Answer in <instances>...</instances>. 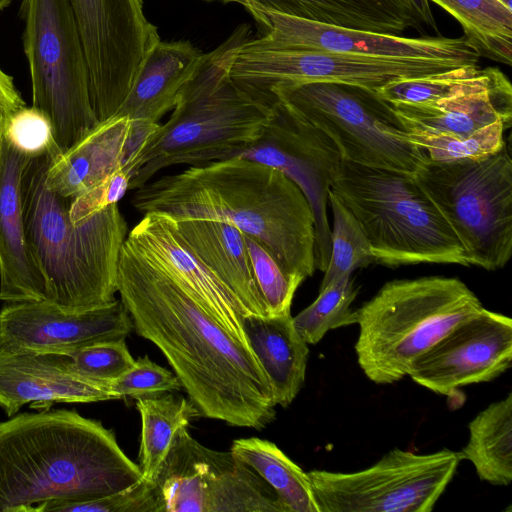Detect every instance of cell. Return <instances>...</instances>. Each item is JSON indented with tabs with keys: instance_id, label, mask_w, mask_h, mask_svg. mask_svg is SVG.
<instances>
[{
	"instance_id": "e575fe53",
	"label": "cell",
	"mask_w": 512,
	"mask_h": 512,
	"mask_svg": "<svg viewBox=\"0 0 512 512\" xmlns=\"http://www.w3.org/2000/svg\"><path fill=\"white\" fill-rule=\"evenodd\" d=\"M254 278L268 316L291 313L296 290L301 285L288 277L259 240L244 234Z\"/></svg>"
},
{
	"instance_id": "52a82bcc",
	"label": "cell",
	"mask_w": 512,
	"mask_h": 512,
	"mask_svg": "<svg viewBox=\"0 0 512 512\" xmlns=\"http://www.w3.org/2000/svg\"><path fill=\"white\" fill-rule=\"evenodd\" d=\"M331 189L359 221L377 263L468 266L456 234L413 175L342 159Z\"/></svg>"
},
{
	"instance_id": "4fadbf2b",
	"label": "cell",
	"mask_w": 512,
	"mask_h": 512,
	"mask_svg": "<svg viewBox=\"0 0 512 512\" xmlns=\"http://www.w3.org/2000/svg\"><path fill=\"white\" fill-rule=\"evenodd\" d=\"M89 68L98 122L114 117L149 50L160 40L143 0H69Z\"/></svg>"
},
{
	"instance_id": "d4e9b609",
	"label": "cell",
	"mask_w": 512,
	"mask_h": 512,
	"mask_svg": "<svg viewBox=\"0 0 512 512\" xmlns=\"http://www.w3.org/2000/svg\"><path fill=\"white\" fill-rule=\"evenodd\" d=\"M173 221L190 249L234 294L245 315L268 316L254 278L244 233L216 219Z\"/></svg>"
},
{
	"instance_id": "5bb4252c",
	"label": "cell",
	"mask_w": 512,
	"mask_h": 512,
	"mask_svg": "<svg viewBox=\"0 0 512 512\" xmlns=\"http://www.w3.org/2000/svg\"><path fill=\"white\" fill-rule=\"evenodd\" d=\"M237 156L278 168L298 185L314 215L315 267L325 272L331 253L328 191L342 160L336 143L276 100L262 137Z\"/></svg>"
},
{
	"instance_id": "6da1fadb",
	"label": "cell",
	"mask_w": 512,
	"mask_h": 512,
	"mask_svg": "<svg viewBox=\"0 0 512 512\" xmlns=\"http://www.w3.org/2000/svg\"><path fill=\"white\" fill-rule=\"evenodd\" d=\"M118 293L133 329L164 354L199 416L257 430L275 420L272 385L253 350L127 238Z\"/></svg>"
},
{
	"instance_id": "cb8c5ba5",
	"label": "cell",
	"mask_w": 512,
	"mask_h": 512,
	"mask_svg": "<svg viewBox=\"0 0 512 512\" xmlns=\"http://www.w3.org/2000/svg\"><path fill=\"white\" fill-rule=\"evenodd\" d=\"M131 121L114 116L99 122L48 168L47 187L75 198L124 167L129 155Z\"/></svg>"
},
{
	"instance_id": "277c9868",
	"label": "cell",
	"mask_w": 512,
	"mask_h": 512,
	"mask_svg": "<svg viewBox=\"0 0 512 512\" xmlns=\"http://www.w3.org/2000/svg\"><path fill=\"white\" fill-rule=\"evenodd\" d=\"M250 27L238 26L217 48L205 53L181 91L169 119L158 124L127 157L129 190L175 165L199 166L237 156L263 135L273 105L230 76Z\"/></svg>"
},
{
	"instance_id": "7402d4cb",
	"label": "cell",
	"mask_w": 512,
	"mask_h": 512,
	"mask_svg": "<svg viewBox=\"0 0 512 512\" xmlns=\"http://www.w3.org/2000/svg\"><path fill=\"white\" fill-rule=\"evenodd\" d=\"M181 428L148 482L154 512H206L212 479L233 459L231 452L209 449Z\"/></svg>"
},
{
	"instance_id": "8d00e7d4",
	"label": "cell",
	"mask_w": 512,
	"mask_h": 512,
	"mask_svg": "<svg viewBox=\"0 0 512 512\" xmlns=\"http://www.w3.org/2000/svg\"><path fill=\"white\" fill-rule=\"evenodd\" d=\"M36 512H154V501L148 481L117 493L78 502L49 501L41 504Z\"/></svg>"
},
{
	"instance_id": "f546056e",
	"label": "cell",
	"mask_w": 512,
	"mask_h": 512,
	"mask_svg": "<svg viewBox=\"0 0 512 512\" xmlns=\"http://www.w3.org/2000/svg\"><path fill=\"white\" fill-rule=\"evenodd\" d=\"M141 417L139 466L150 482L169 451L175 434L199 416L193 403L170 392L135 398Z\"/></svg>"
},
{
	"instance_id": "44dd1931",
	"label": "cell",
	"mask_w": 512,
	"mask_h": 512,
	"mask_svg": "<svg viewBox=\"0 0 512 512\" xmlns=\"http://www.w3.org/2000/svg\"><path fill=\"white\" fill-rule=\"evenodd\" d=\"M203 55L189 41L161 39L146 54L127 98L115 115L126 116L131 121L129 155L174 108Z\"/></svg>"
},
{
	"instance_id": "60d3db41",
	"label": "cell",
	"mask_w": 512,
	"mask_h": 512,
	"mask_svg": "<svg viewBox=\"0 0 512 512\" xmlns=\"http://www.w3.org/2000/svg\"><path fill=\"white\" fill-rule=\"evenodd\" d=\"M24 107H26V103L17 89L13 77L0 68V139L10 119Z\"/></svg>"
},
{
	"instance_id": "8fae6325",
	"label": "cell",
	"mask_w": 512,
	"mask_h": 512,
	"mask_svg": "<svg viewBox=\"0 0 512 512\" xmlns=\"http://www.w3.org/2000/svg\"><path fill=\"white\" fill-rule=\"evenodd\" d=\"M461 457L443 448L416 454L394 448L355 472H307L320 512H430Z\"/></svg>"
},
{
	"instance_id": "1f68e13d",
	"label": "cell",
	"mask_w": 512,
	"mask_h": 512,
	"mask_svg": "<svg viewBox=\"0 0 512 512\" xmlns=\"http://www.w3.org/2000/svg\"><path fill=\"white\" fill-rule=\"evenodd\" d=\"M328 203L332 210L331 253L319 290L358 268L376 262L366 234L354 214L330 188Z\"/></svg>"
},
{
	"instance_id": "9a60e30c",
	"label": "cell",
	"mask_w": 512,
	"mask_h": 512,
	"mask_svg": "<svg viewBox=\"0 0 512 512\" xmlns=\"http://www.w3.org/2000/svg\"><path fill=\"white\" fill-rule=\"evenodd\" d=\"M512 365V320L483 308L418 357L408 375L416 384L450 396L459 388L490 382Z\"/></svg>"
},
{
	"instance_id": "83f0119b",
	"label": "cell",
	"mask_w": 512,
	"mask_h": 512,
	"mask_svg": "<svg viewBox=\"0 0 512 512\" xmlns=\"http://www.w3.org/2000/svg\"><path fill=\"white\" fill-rule=\"evenodd\" d=\"M230 452L277 495L283 512H320L307 472L276 444L258 437L233 441Z\"/></svg>"
},
{
	"instance_id": "836d02e7",
	"label": "cell",
	"mask_w": 512,
	"mask_h": 512,
	"mask_svg": "<svg viewBox=\"0 0 512 512\" xmlns=\"http://www.w3.org/2000/svg\"><path fill=\"white\" fill-rule=\"evenodd\" d=\"M508 128L509 125L499 121L466 136L408 130V139L432 161L449 162L482 158L499 151L506 144L504 133Z\"/></svg>"
},
{
	"instance_id": "484cf974",
	"label": "cell",
	"mask_w": 512,
	"mask_h": 512,
	"mask_svg": "<svg viewBox=\"0 0 512 512\" xmlns=\"http://www.w3.org/2000/svg\"><path fill=\"white\" fill-rule=\"evenodd\" d=\"M250 346L272 385L276 405L287 408L305 383L308 344L298 334L291 313L245 315Z\"/></svg>"
},
{
	"instance_id": "f1b7e54d",
	"label": "cell",
	"mask_w": 512,
	"mask_h": 512,
	"mask_svg": "<svg viewBox=\"0 0 512 512\" xmlns=\"http://www.w3.org/2000/svg\"><path fill=\"white\" fill-rule=\"evenodd\" d=\"M429 1L459 22L466 43L479 57L512 64V0Z\"/></svg>"
},
{
	"instance_id": "4316f807",
	"label": "cell",
	"mask_w": 512,
	"mask_h": 512,
	"mask_svg": "<svg viewBox=\"0 0 512 512\" xmlns=\"http://www.w3.org/2000/svg\"><path fill=\"white\" fill-rule=\"evenodd\" d=\"M469 439L459 451L480 480L496 486L512 481V393L491 403L468 424Z\"/></svg>"
},
{
	"instance_id": "d590c367",
	"label": "cell",
	"mask_w": 512,
	"mask_h": 512,
	"mask_svg": "<svg viewBox=\"0 0 512 512\" xmlns=\"http://www.w3.org/2000/svg\"><path fill=\"white\" fill-rule=\"evenodd\" d=\"M67 356L69 367L74 373L107 383L119 378L135 362L125 338L87 345L70 352Z\"/></svg>"
},
{
	"instance_id": "ac0fdd59",
	"label": "cell",
	"mask_w": 512,
	"mask_h": 512,
	"mask_svg": "<svg viewBox=\"0 0 512 512\" xmlns=\"http://www.w3.org/2000/svg\"><path fill=\"white\" fill-rule=\"evenodd\" d=\"M127 239L235 338L252 349L244 329L245 312L239 301L190 249L171 218L145 214L128 232Z\"/></svg>"
},
{
	"instance_id": "d6986e66",
	"label": "cell",
	"mask_w": 512,
	"mask_h": 512,
	"mask_svg": "<svg viewBox=\"0 0 512 512\" xmlns=\"http://www.w3.org/2000/svg\"><path fill=\"white\" fill-rule=\"evenodd\" d=\"M119 400L110 383L84 378L63 354L0 348V408L13 416L33 403H92Z\"/></svg>"
},
{
	"instance_id": "5b68a950",
	"label": "cell",
	"mask_w": 512,
	"mask_h": 512,
	"mask_svg": "<svg viewBox=\"0 0 512 512\" xmlns=\"http://www.w3.org/2000/svg\"><path fill=\"white\" fill-rule=\"evenodd\" d=\"M61 154L31 157L21 177L26 237L47 284V301L68 311H88L113 302L128 224L118 203L73 223V198L46 185L51 163Z\"/></svg>"
},
{
	"instance_id": "7c38bea8",
	"label": "cell",
	"mask_w": 512,
	"mask_h": 512,
	"mask_svg": "<svg viewBox=\"0 0 512 512\" xmlns=\"http://www.w3.org/2000/svg\"><path fill=\"white\" fill-rule=\"evenodd\" d=\"M465 64L443 59H388L327 50L280 47L248 39L230 66L234 81L273 102L278 83L339 82L378 90L387 83L445 71ZM476 65V64H475Z\"/></svg>"
},
{
	"instance_id": "8992f818",
	"label": "cell",
	"mask_w": 512,
	"mask_h": 512,
	"mask_svg": "<svg viewBox=\"0 0 512 512\" xmlns=\"http://www.w3.org/2000/svg\"><path fill=\"white\" fill-rule=\"evenodd\" d=\"M483 305L460 279L424 276L386 282L357 312V362L376 384H393L413 362Z\"/></svg>"
},
{
	"instance_id": "2e32d148",
	"label": "cell",
	"mask_w": 512,
	"mask_h": 512,
	"mask_svg": "<svg viewBox=\"0 0 512 512\" xmlns=\"http://www.w3.org/2000/svg\"><path fill=\"white\" fill-rule=\"evenodd\" d=\"M264 34L259 39L280 47L327 50L388 59H443L478 64L479 55L464 37L408 38L326 25L274 11L246 8Z\"/></svg>"
},
{
	"instance_id": "7a4b0ae2",
	"label": "cell",
	"mask_w": 512,
	"mask_h": 512,
	"mask_svg": "<svg viewBox=\"0 0 512 512\" xmlns=\"http://www.w3.org/2000/svg\"><path fill=\"white\" fill-rule=\"evenodd\" d=\"M130 203L143 215L230 223L263 243L291 279L302 284L315 272L311 206L273 166L238 156L190 166L133 190Z\"/></svg>"
},
{
	"instance_id": "ab89813d",
	"label": "cell",
	"mask_w": 512,
	"mask_h": 512,
	"mask_svg": "<svg viewBox=\"0 0 512 512\" xmlns=\"http://www.w3.org/2000/svg\"><path fill=\"white\" fill-rule=\"evenodd\" d=\"M130 174L122 168L102 182L73 198L69 215L79 223L118 201L129 191Z\"/></svg>"
},
{
	"instance_id": "ba28073f",
	"label": "cell",
	"mask_w": 512,
	"mask_h": 512,
	"mask_svg": "<svg viewBox=\"0 0 512 512\" xmlns=\"http://www.w3.org/2000/svg\"><path fill=\"white\" fill-rule=\"evenodd\" d=\"M413 176L456 234L468 266L505 267L512 255V161L506 144L482 158H428Z\"/></svg>"
},
{
	"instance_id": "74e56055",
	"label": "cell",
	"mask_w": 512,
	"mask_h": 512,
	"mask_svg": "<svg viewBox=\"0 0 512 512\" xmlns=\"http://www.w3.org/2000/svg\"><path fill=\"white\" fill-rule=\"evenodd\" d=\"M110 385L119 399L158 395L182 388L174 372L153 362L148 356L135 360L133 366Z\"/></svg>"
},
{
	"instance_id": "30bf717a",
	"label": "cell",
	"mask_w": 512,
	"mask_h": 512,
	"mask_svg": "<svg viewBox=\"0 0 512 512\" xmlns=\"http://www.w3.org/2000/svg\"><path fill=\"white\" fill-rule=\"evenodd\" d=\"M21 13L32 107L50 121L63 154L99 123L80 30L69 0H23Z\"/></svg>"
},
{
	"instance_id": "7bdbcfd3",
	"label": "cell",
	"mask_w": 512,
	"mask_h": 512,
	"mask_svg": "<svg viewBox=\"0 0 512 512\" xmlns=\"http://www.w3.org/2000/svg\"><path fill=\"white\" fill-rule=\"evenodd\" d=\"M13 0H0V10L4 9L5 7H7L8 5H10V3L12 2Z\"/></svg>"
},
{
	"instance_id": "f35d334b",
	"label": "cell",
	"mask_w": 512,
	"mask_h": 512,
	"mask_svg": "<svg viewBox=\"0 0 512 512\" xmlns=\"http://www.w3.org/2000/svg\"><path fill=\"white\" fill-rule=\"evenodd\" d=\"M3 137L30 158L46 152L61 154L48 118L33 107H24L9 121Z\"/></svg>"
},
{
	"instance_id": "3957f363",
	"label": "cell",
	"mask_w": 512,
	"mask_h": 512,
	"mask_svg": "<svg viewBox=\"0 0 512 512\" xmlns=\"http://www.w3.org/2000/svg\"><path fill=\"white\" fill-rule=\"evenodd\" d=\"M142 479L113 431L76 411L16 413L0 422V512L101 498Z\"/></svg>"
},
{
	"instance_id": "b9f144b4",
	"label": "cell",
	"mask_w": 512,
	"mask_h": 512,
	"mask_svg": "<svg viewBox=\"0 0 512 512\" xmlns=\"http://www.w3.org/2000/svg\"><path fill=\"white\" fill-rule=\"evenodd\" d=\"M418 13L421 21L434 25L433 17L427 0H407Z\"/></svg>"
},
{
	"instance_id": "603a6c76",
	"label": "cell",
	"mask_w": 512,
	"mask_h": 512,
	"mask_svg": "<svg viewBox=\"0 0 512 512\" xmlns=\"http://www.w3.org/2000/svg\"><path fill=\"white\" fill-rule=\"evenodd\" d=\"M392 107L407 130L466 136L494 122L511 126L512 86L502 73L487 86L449 98Z\"/></svg>"
},
{
	"instance_id": "ffe728a7",
	"label": "cell",
	"mask_w": 512,
	"mask_h": 512,
	"mask_svg": "<svg viewBox=\"0 0 512 512\" xmlns=\"http://www.w3.org/2000/svg\"><path fill=\"white\" fill-rule=\"evenodd\" d=\"M30 157L0 139V300L43 301L46 280L26 237L21 177Z\"/></svg>"
},
{
	"instance_id": "e0dca14e",
	"label": "cell",
	"mask_w": 512,
	"mask_h": 512,
	"mask_svg": "<svg viewBox=\"0 0 512 512\" xmlns=\"http://www.w3.org/2000/svg\"><path fill=\"white\" fill-rule=\"evenodd\" d=\"M133 322L122 303L68 311L43 301L5 302L0 310V348L67 355L98 342L126 338Z\"/></svg>"
},
{
	"instance_id": "9c48e42d",
	"label": "cell",
	"mask_w": 512,
	"mask_h": 512,
	"mask_svg": "<svg viewBox=\"0 0 512 512\" xmlns=\"http://www.w3.org/2000/svg\"><path fill=\"white\" fill-rule=\"evenodd\" d=\"M269 92L324 131L344 160L414 175L429 158L409 141L392 105L375 90L339 82H304L278 83Z\"/></svg>"
},
{
	"instance_id": "4dcf8cb0",
	"label": "cell",
	"mask_w": 512,
	"mask_h": 512,
	"mask_svg": "<svg viewBox=\"0 0 512 512\" xmlns=\"http://www.w3.org/2000/svg\"><path fill=\"white\" fill-rule=\"evenodd\" d=\"M502 73L498 67L461 65L423 76L397 79L382 86L376 93L392 105L424 104L487 86Z\"/></svg>"
},
{
	"instance_id": "d6a6232c",
	"label": "cell",
	"mask_w": 512,
	"mask_h": 512,
	"mask_svg": "<svg viewBox=\"0 0 512 512\" xmlns=\"http://www.w3.org/2000/svg\"><path fill=\"white\" fill-rule=\"evenodd\" d=\"M358 288L352 276L343 277L319 290L318 297L293 317L300 337L315 345L333 329L357 323V312L351 309Z\"/></svg>"
}]
</instances>
